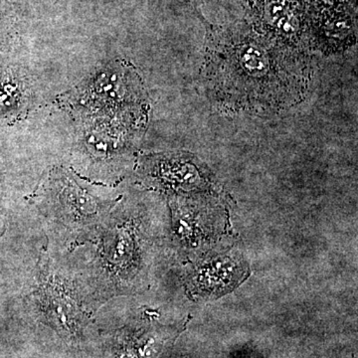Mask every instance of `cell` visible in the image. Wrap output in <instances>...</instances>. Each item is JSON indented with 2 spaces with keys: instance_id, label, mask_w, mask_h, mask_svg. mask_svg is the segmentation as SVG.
I'll list each match as a JSON object with an SVG mask.
<instances>
[{
  "instance_id": "obj_1",
  "label": "cell",
  "mask_w": 358,
  "mask_h": 358,
  "mask_svg": "<svg viewBox=\"0 0 358 358\" xmlns=\"http://www.w3.org/2000/svg\"><path fill=\"white\" fill-rule=\"evenodd\" d=\"M313 75L312 58L301 49L251 32L212 35L202 76L211 98L236 113L271 115L301 102Z\"/></svg>"
},
{
  "instance_id": "obj_2",
  "label": "cell",
  "mask_w": 358,
  "mask_h": 358,
  "mask_svg": "<svg viewBox=\"0 0 358 358\" xmlns=\"http://www.w3.org/2000/svg\"><path fill=\"white\" fill-rule=\"evenodd\" d=\"M246 272L243 262L235 257L222 256L202 264L192 278L194 293L201 296H220L242 281Z\"/></svg>"
},
{
  "instance_id": "obj_3",
  "label": "cell",
  "mask_w": 358,
  "mask_h": 358,
  "mask_svg": "<svg viewBox=\"0 0 358 358\" xmlns=\"http://www.w3.org/2000/svg\"><path fill=\"white\" fill-rule=\"evenodd\" d=\"M41 301L49 313L61 320L62 324L68 326L69 315H76V303L68 294L67 289H63L59 282L48 281L41 286Z\"/></svg>"
}]
</instances>
